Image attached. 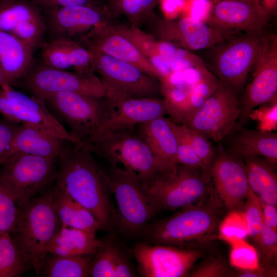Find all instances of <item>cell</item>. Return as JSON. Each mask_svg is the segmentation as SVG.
<instances>
[{"label": "cell", "mask_w": 277, "mask_h": 277, "mask_svg": "<svg viewBox=\"0 0 277 277\" xmlns=\"http://www.w3.org/2000/svg\"><path fill=\"white\" fill-rule=\"evenodd\" d=\"M57 161L55 186L89 210L102 230L113 231L117 223L116 209L105 169L96 162L93 153L81 143L69 142Z\"/></svg>", "instance_id": "cell-1"}, {"label": "cell", "mask_w": 277, "mask_h": 277, "mask_svg": "<svg viewBox=\"0 0 277 277\" xmlns=\"http://www.w3.org/2000/svg\"><path fill=\"white\" fill-rule=\"evenodd\" d=\"M165 218L152 220L142 229L140 242L188 248H203L219 236L228 211L213 189L199 202Z\"/></svg>", "instance_id": "cell-2"}, {"label": "cell", "mask_w": 277, "mask_h": 277, "mask_svg": "<svg viewBox=\"0 0 277 277\" xmlns=\"http://www.w3.org/2000/svg\"><path fill=\"white\" fill-rule=\"evenodd\" d=\"M18 206L11 233L24 258L37 275L46 248L62 224L53 204L51 188Z\"/></svg>", "instance_id": "cell-3"}, {"label": "cell", "mask_w": 277, "mask_h": 277, "mask_svg": "<svg viewBox=\"0 0 277 277\" xmlns=\"http://www.w3.org/2000/svg\"><path fill=\"white\" fill-rule=\"evenodd\" d=\"M134 131L115 133L82 144L110 165L121 164L123 169L146 188L159 177L172 172L177 164L156 157Z\"/></svg>", "instance_id": "cell-4"}, {"label": "cell", "mask_w": 277, "mask_h": 277, "mask_svg": "<svg viewBox=\"0 0 277 277\" xmlns=\"http://www.w3.org/2000/svg\"><path fill=\"white\" fill-rule=\"evenodd\" d=\"M105 174L116 203L115 229L125 236L137 238L158 213L153 204L141 183L124 169L109 164Z\"/></svg>", "instance_id": "cell-5"}, {"label": "cell", "mask_w": 277, "mask_h": 277, "mask_svg": "<svg viewBox=\"0 0 277 277\" xmlns=\"http://www.w3.org/2000/svg\"><path fill=\"white\" fill-rule=\"evenodd\" d=\"M144 189L159 213L194 204L207 196L213 186L210 170L177 164L172 172Z\"/></svg>", "instance_id": "cell-6"}, {"label": "cell", "mask_w": 277, "mask_h": 277, "mask_svg": "<svg viewBox=\"0 0 277 277\" xmlns=\"http://www.w3.org/2000/svg\"><path fill=\"white\" fill-rule=\"evenodd\" d=\"M57 160L29 154H16L0 167V183L18 206L49 189L55 181Z\"/></svg>", "instance_id": "cell-7"}, {"label": "cell", "mask_w": 277, "mask_h": 277, "mask_svg": "<svg viewBox=\"0 0 277 277\" xmlns=\"http://www.w3.org/2000/svg\"><path fill=\"white\" fill-rule=\"evenodd\" d=\"M91 67L105 89V97H159V79L137 66L100 52L88 50Z\"/></svg>", "instance_id": "cell-8"}, {"label": "cell", "mask_w": 277, "mask_h": 277, "mask_svg": "<svg viewBox=\"0 0 277 277\" xmlns=\"http://www.w3.org/2000/svg\"><path fill=\"white\" fill-rule=\"evenodd\" d=\"M167 114L164 100L159 97H105L99 126L83 143L120 132L135 130L138 125Z\"/></svg>", "instance_id": "cell-9"}, {"label": "cell", "mask_w": 277, "mask_h": 277, "mask_svg": "<svg viewBox=\"0 0 277 277\" xmlns=\"http://www.w3.org/2000/svg\"><path fill=\"white\" fill-rule=\"evenodd\" d=\"M16 85L43 100L46 96L61 92H73L97 97L105 96L104 86L94 71L70 72L43 64L35 65Z\"/></svg>", "instance_id": "cell-10"}, {"label": "cell", "mask_w": 277, "mask_h": 277, "mask_svg": "<svg viewBox=\"0 0 277 277\" xmlns=\"http://www.w3.org/2000/svg\"><path fill=\"white\" fill-rule=\"evenodd\" d=\"M104 97L61 92L49 95L43 101L54 116L68 126L69 133L75 143H79L87 139L99 126Z\"/></svg>", "instance_id": "cell-11"}, {"label": "cell", "mask_w": 277, "mask_h": 277, "mask_svg": "<svg viewBox=\"0 0 277 277\" xmlns=\"http://www.w3.org/2000/svg\"><path fill=\"white\" fill-rule=\"evenodd\" d=\"M132 254L142 276L184 277L188 276L205 250L138 242Z\"/></svg>", "instance_id": "cell-12"}, {"label": "cell", "mask_w": 277, "mask_h": 277, "mask_svg": "<svg viewBox=\"0 0 277 277\" xmlns=\"http://www.w3.org/2000/svg\"><path fill=\"white\" fill-rule=\"evenodd\" d=\"M240 115V104L236 93L220 81L215 90L185 125L219 142L234 130Z\"/></svg>", "instance_id": "cell-13"}, {"label": "cell", "mask_w": 277, "mask_h": 277, "mask_svg": "<svg viewBox=\"0 0 277 277\" xmlns=\"http://www.w3.org/2000/svg\"><path fill=\"white\" fill-rule=\"evenodd\" d=\"M268 34L244 33L224 45L213 60L218 79L236 93L244 85L264 47Z\"/></svg>", "instance_id": "cell-14"}, {"label": "cell", "mask_w": 277, "mask_h": 277, "mask_svg": "<svg viewBox=\"0 0 277 277\" xmlns=\"http://www.w3.org/2000/svg\"><path fill=\"white\" fill-rule=\"evenodd\" d=\"M0 114L10 121L29 124L66 141L75 143L43 100L14 90L8 84L0 85Z\"/></svg>", "instance_id": "cell-15"}, {"label": "cell", "mask_w": 277, "mask_h": 277, "mask_svg": "<svg viewBox=\"0 0 277 277\" xmlns=\"http://www.w3.org/2000/svg\"><path fill=\"white\" fill-rule=\"evenodd\" d=\"M147 23V32L155 38L189 51L210 48L228 38L207 23L192 16L168 19L153 13L145 23Z\"/></svg>", "instance_id": "cell-16"}, {"label": "cell", "mask_w": 277, "mask_h": 277, "mask_svg": "<svg viewBox=\"0 0 277 277\" xmlns=\"http://www.w3.org/2000/svg\"><path fill=\"white\" fill-rule=\"evenodd\" d=\"M240 104V124H244L250 113L258 106L276 98L277 37L274 34L267 39L253 67Z\"/></svg>", "instance_id": "cell-17"}, {"label": "cell", "mask_w": 277, "mask_h": 277, "mask_svg": "<svg viewBox=\"0 0 277 277\" xmlns=\"http://www.w3.org/2000/svg\"><path fill=\"white\" fill-rule=\"evenodd\" d=\"M269 14L260 0H224L213 4L207 23L228 36L241 32L262 33Z\"/></svg>", "instance_id": "cell-18"}, {"label": "cell", "mask_w": 277, "mask_h": 277, "mask_svg": "<svg viewBox=\"0 0 277 277\" xmlns=\"http://www.w3.org/2000/svg\"><path fill=\"white\" fill-rule=\"evenodd\" d=\"M210 174L213 189L228 212H243L251 191L243 160L221 152L212 163Z\"/></svg>", "instance_id": "cell-19"}, {"label": "cell", "mask_w": 277, "mask_h": 277, "mask_svg": "<svg viewBox=\"0 0 277 277\" xmlns=\"http://www.w3.org/2000/svg\"><path fill=\"white\" fill-rule=\"evenodd\" d=\"M46 34L78 39L93 28L116 18L108 7L73 6L42 9Z\"/></svg>", "instance_id": "cell-20"}, {"label": "cell", "mask_w": 277, "mask_h": 277, "mask_svg": "<svg viewBox=\"0 0 277 277\" xmlns=\"http://www.w3.org/2000/svg\"><path fill=\"white\" fill-rule=\"evenodd\" d=\"M0 30L15 36L35 51L46 35L44 13L28 0L3 1L0 2Z\"/></svg>", "instance_id": "cell-21"}, {"label": "cell", "mask_w": 277, "mask_h": 277, "mask_svg": "<svg viewBox=\"0 0 277 277\" xmlns=\"http://www.w3.org/2000/svg\"><path fill=\"white\" fill-rule=\"evenodd\" d=\"M115 20L95 27L78 40L88 50L133 64L159 80L161 75L133 43L116 28Z\"/></svg>", "instance_id": "cell-22"}, {"label": "cell", "mask_w": 277, "mask_h": 277, "mask_svg": "<svg viewBox=\"0 0 277 277\" xmlns=\"http://www.w3.org/2000/svg\"><path fill=\"white\" fill-rule=\"evenodd\" d=\"M42 64L54 68L83 72L93 69L88 49L78 40L59 37L44 41L40 47Z\"/></svg>", "instance_id": "cell-23"}, {"label": "cell", "mask_w": 277, "mask_h": 277, "mask_svg": "<svg viewBox=\"0 0 277 277\" xmlns=\"http://www.w3.org/2000/svg\"><path fill=\"white\" fill-rule=\"evenodd\" d=\"M67 142L32 125L20 123L6 159L16 154L24 153L57 160Z\"/></svg>", "instance_id": "cell-24"}, {"label": "cell", "mask_w": 277, "mask_h": 277, "mask_svg": "<svg viewBox=\"0 0 277 277\" xmlns=\"http://www.w3.org/2000/svg\"><path fill=\"white\" fill-rule=\"evenodd\" d=\"M34 53L22 41L0 30V66L10 85H15L33 67Z\"/></svg>", "instance_id": "cell-25"}, {"label": "cell", "mask_w": 277, "mask_h": 277, "mask_svg": "<svg viewBox=\"0 0 277 277\" xmlns=\"http://www.w3.org/2000/svg\"><path fill=\"white\" fill-rule=\"evenodd\" d=\"M138 135L158 159L176 165L177 138L172 121L158 117L137 126Z\"/></svg>", "instance_id": "cell-26"}, {"label": "cell", "mask_w": 277, "mask_h": 277, "mask_svg": "<svg viewBox=\"0 0 277 277\" xmlns=\"http://www.w3.org/2000/svg\"><path fill=\"white\" fill-rule=\"evenodd\" d=\"M231 153L243 159L258 156L274 165L277 162V133L258 129H244L233 136L230 143Z\"/></svg>", "instance_id": "cell-27"}, {"label": "cell", "mask_w": 277, "mask_h": 277, "mask_svg": "<svg viewBox=\"0 0 277 277\" xmlns=\"http://www.w3.org/2000/svg\"><path fill=\"white\" fill-rule=\"evenodd\" d=\"M243 160L252 191L263 203L277 207V176L275 165L258 156H247Z\"/></svg>", "instance_id": "cell-28"}, {"label": "cell", "mask_w": 277, "mask_h": 277, "mask_svg": "<svg viewBox=\"0 0 277 277\" xmlns=\"http://www.w3.org/2000/svg\"><path fill=\"white\" fill-rule=\"evenodd\" d=\"M95 234L62 226L46 248V253L65 256L93 255L100 244Z\"/></svg>", "instance_id": "cell-29"}, {"label": "cell", "mask_w": 277, "mask_h": 277, "mask_svg": "<svg viewBox=\"0 0 277 277\" xmlns=\"http://www.w3.org/2000/svg\"><path fill=\"white\" fill-rule=\"evenodd\" d=\"M51 190L53 206L62 226L94 234L102 230L96 218L84 206L55 185L51 188Z\"/></svg>", "instance_id": "cell-30"}, {"label": "cell", "mask_w": 277, "mask_h": 277, "mask_svg": "<svg viewBox=\"0 0 277 277\" xmlns=\"http://www.w3.org/2000/svg\"><path fill=\"white\" fill-rule=\"evenodd\" d=\"M93 255L65 256L47 253L41 263L37 276H90L89 268Z\"/></svg>", "instance_id": "cell-31"}, {"label": "cell", "mask_w": 277, "mask_h": 277, "mask_svg": "<svg viewBox=\"0 0 277 277\" xmlns=\"http://www.w3.org/2000/svg\"><path fill=\"white\" fill-rule=\"evenodd\" d=\"M109 234L100 239V244L90 263V276L115 277V267L123 246L113 231Z\"/></svg>", "instance_id": "cell-32"}, {"label": "cell", "mask_w": 277, "mask_h": 277, "mask_svg": "<svg viewBox=\"0 0 277 277\" xmlns=\"http://www.w3.org/2000/svg\"><path fill=\"white\" fill-rule=\"evenodd\" d=\"M157 0H107L113 15L125 17L129 24L140 28L153 14Z\"/></svg>", "instance_id": "cell-33"}, {"label": "cell", "mask_w": 277, "mask_h": 277, "mask_svg": "<svg viewBox=\"0 0 277 277\" xmlns=\"http://www.w3.org/2000/svg\"><path fill=\"white\" fill-rule=\"evenodd\" d=\"M29 268L11 234L1 236L0 277H20Z\"/></svg>", "instance_id": "cell-34"}, {"label": "cell", "mask_w": 277, "mask_h": 277, "mask_svg": "<svg viewBox=\"0 0 277 277\" xmlns=\"http://www.w3.org/2000/svg\"><path fill=\"white\" fill-rule=\"evenodd\" d=\"M190 88L182 85L161 86V93L170 120L177 124H185L188 108Z\"/></svg>", "instance_id": "cell-35"}, {"label": "cell", "mask_w": 277, "mask_h": 277, "mask_svg": "<svg viewBox=\"0 0 277 277\" xmlns=\"http://www.w3.org/2000/svg\"><path fill=\"white\" fill-rule=\"evenodd\" d=\"M114 23L117 29L133 43L151 64L155 58L160 55L157 49L158 39L153 35L142 30L137 26L115 21Z\"/></svg>", "instance_id": "cell-36"}, {"label": "cell", "mask_w": 277, "mask_h": 277, "mask_svg": "<svg viewBox=\"0 0 277 277\" xmlns=\"http://www.w3.org/2000/svg\"><path fill=\"white\" fill-rule=\"evenodd\" d=\"M204 256L202 258L203 259L193 267L188 276H234V269L230 267V264L221 255L211 254L205 257Z\"/></svg>", "instance_id": "cell-37"}, {"label": "cell", "mask_w": 277, "mask_h": 277, "mask_svg": "<svg viewBox=\"0 0 277 277\" xmlns=\"http://www.w3.org/2000/svg\"><path fill=\"white\" fill-rule=\"evenodd\" d=\"M243 212L248 236L252 238L255 243L261 234L264 223L262 202L252 190L245 202Z\"/></svg>", "instance_id": "cell-38"}, {"label": "cell", "mask_w": 277, "mask_h": 277, "mask_svg": "<svg viewBox=\"0 0 277 277\" xmlns=\"http://www.w3.org/2000/svg\"><path fill=\"white\" fill-rule=\"evenodd\" d=\"M219 236L231 245L248 236L243 212H228L219 227Z\"/></svg>", "instance_id": "cell-39"}, {"label": "cell", "mask_w": 277, "mask_h": 277, "mask_svg": "<svg viewBox=\"0 0 277 277\" xmlns=\"http://www.w3.org/2000/svg\"><path fill=\"white\" fill-rule=\"evenodd\" d=\"M219 82L218 78L210 72L199 83L190 88L188 113L186 122L194 112L203 105L217 87Z\"/></svg>", "instance_id": "cell-40"}, {"label": "cell", "mask_w": 277, "mask_h": 277, "mask_svg": "<svg viewBox=\"0 0 277 277\" xmlns=\"http://www.w3.org/2000/svg\"><path fill=\"white\" fill-rule=\"evenodd\" d=\"M179 128L193 150L206 167L210 169L214 160V151L208 138L185 124H178Z\"/></svg>", "instance_id": "cell-41"}, {"label": "cell", "mask_w": 277, "mask_h": 277, "mask_svg": "<svg viewBox=\"0 0 277 277\" xmlns=\"http://www.w3.org/2000/svg\"><path fill=\"white\" fill-rule=\"evenodd\" d=\"M255 243L259 249V262L263 261L259 265L276 267L277 231L264 224Z\"/></svg>", "instance_id": "cell-42"}, {"label": "cell", "mask_w": 277, "mask_h": 277, "mask_svg": "<svg viewBox=\"0 0 277 277\" xmlns=\"http://www.w3.org/2000/svg\"><path fill=\"white\" fill-rule=\"evenodd\" d=\"M210 73L205 65H200L172 72L159 81L161 86L182 85L190 88Z\"/></svg>", "instance_id": "cell-43"}, {"label": "cell", "mask_w": 277, "mask_h": 277, "mask_svg": "<svg viewBox=\"0 0 277 277\" xmlns=\"http://www.w3.org/2000/svg\"><path fill=\"white\" fill-rule=\"evenodd\" d=\"M18 211L16 202L0 183V236L11 234L16 223Z\"/></svg>", "instance_id": "cell-44"}, {"label": "cell", "mask_w": 277, "mask_h": 277, "mask_svg": "<svg viewBox=\"0 0 277 277\" xmlns=\"http://www.w3.org/2000/svg\"><path fill=\"white\" fill-rule=\"evenodd\" d=\"M230 264L238 269L256 268L259 266L257 250L245 240L236 242L232 245Z\"/></svg>", "instance_id": "cell-45"}, {"label": "cell", "mask_w": 277, "mask_h": 277, "mask_svg": "<svg viewBox=\"0 0 277 277\" xmlns=\"http://www.w3.org/2000/svg\"><path fill=\"white\" fill-rule=\"evenodd\" d=\"M249 118L256 121L257 129L274 132L277 129V100L262 104L251 111Z\"/></svg>", "instance_id": "cell-46"}, {"label": "cell", "mask_w": 277, "mask_h": 277, "mask_svg": "<svg viewBox=\"0 0 277 277\" xmlns=\"http://www.w3.org/2000/svg\"><path fill=\"white\" fill-rule=\"evenodd\" d=\"M177 138L176 164L209 170L193 150L181 131L179 125L172 121Z\"/></svg>", "instance_id": "cell-47"}, {"label": "cell", "mask_w": 277, "mask_h": 277, "mask_svg": "<svg viewBox=\"0 0 277 277\" xmlns=\"http://www.w3.org/2000/svg\"><path fill=\"white\" fill-rule=\"evenodd\" d=\"M19 124L6 118L0 120V167L6 159Z\"/></svg>", "instance_id": "cell-48"}, {"label": "cell", "mask_w": 277, "mask_h": 277, "mask_svg": "<svg viewBox=\"0 0 277 277\" xmlns=\"http://www.w3.org/2000/svg\"><path fill=\"white\" fill-rule=\"evenodd\" d=\"M41 9L73 6H107V0H28Z\"/></svg>", "instance_id": "cell-49"}, {"label": "cell", "mask_w": 277, "mask_h": 277, "mask_svg": "<svg viewBox=\"0 0 277 277\" xmlns=\"http://www.w3.org/2000/svg\"><path fill=\"white\" fill-rule=\"evenodd\" d=\"M115 277L136 276L135 271L128 255L122 247L120 251L115 267Z\"/></svg>", "instance_id": "cell-50"}, {"label": "cell", "mask_w": 277, "mask_h": 277, "mask_svg": "<svg viewBox=\"0 0 277 277\" xmlns=\"http://www.w3.org/2000/svg\"><path fill=\"white\" fill-rule=\"evenodd\" d=\"M234 276L272 277L276 276V267L259 265L256 268L238 269L234 268Z\"/></svg>", "instance_id": "cell-51"}, {"label": "cell", "mask_w": 277, "mask_h": 277, "mask_svg": "<svg viewBox=\"0 0 277 277\" xmlns=\"http://www.w3.org/2000/svg\"><path fill=\"white\" fill-rule=\"evenodd\" d=\"M262 213L264 224L277 231V208L262 203Z\"/></svg>", "instance_id": "cell-52"}, {"label": "cell", "mask_w": 277, "mask_h": 277, "mask_svg": "<svg viewBox=\"0 0 277 277\" xmlns=\"http://www.w3.org/2000/svg\"><path fill=\"white\" fill-rule=\"evenodd\" d=\"M261 3L269 14L275 12L276 10L277 0H261Z\"/></svg>", "instance_id": "cell-53"}, {"label": "cell", "mask_w": 277, "mask_h": 277, "mask_svg": "<svg viewBox=\"0 0 277 277\" xmlns=\"http://www.w3.org/2000/svg\"><path fill=\"white\" fill-rule=\"evenodd\" d=\"M4 80V74L3 71L0 66V84L2 83Z\"/></svg>", "instance_id": "cell-54"}, {"label": "cell", "mask_w": 277, "mask_h": 277, "mask_svg": "<svg viewBox=\"0 0 277 277\" xmlns=\"http://www.w3.org/2000/svg\"><path fill=\"white\" fill-rule=\"evenodd\" d=\"M212 4H214L217 2L221 1H224V0H211ZM234 1H248V0H234Z\"/></svg>", "instance_id": "cell-55"}, {"label": "cell", "mask_w": 277, "mask_h": 277, "mask_svg": "<svg viewBox=\"0 0 277 277\" xmlns=\"http://www.w3.org/2000/svg\"><path fill=\"white\" fill-rule=\"evenodd\" d=\"M5 1V0H0V2H2V1Z\"/></svg>", "instance_id": "cell-56"}]
</instances>
